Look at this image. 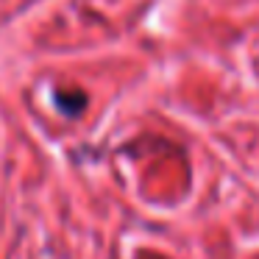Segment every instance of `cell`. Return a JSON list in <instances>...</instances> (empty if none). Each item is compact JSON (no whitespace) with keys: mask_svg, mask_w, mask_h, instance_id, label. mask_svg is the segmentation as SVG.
<instances>
[]
</instances>
